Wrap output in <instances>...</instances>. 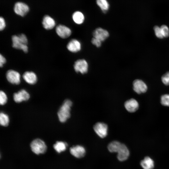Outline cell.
<instances>
[{"instance_id":"cell-30","label":"cell","mask_w":169,"mask_h":169,"mask_svg":"<svg viewBox=\"0 0 169 169\" xmlns=\"http://www.w3.org/2000/svg\"><path fill=\"white\" fill-rule=\"evenodd\" d=\"M6 27V23L4 18L1 17L0 18V30L1 31L3 30Z\"/></svg>"},{"instance_id":"cell-15","label":"cell","mask_w":169,"mask_h":169,"mask_svg":"<svg viewBox=\"0 0 169 169\" xmlns=\"http://www.w3.org/2000/svg\"><path fill=\"white\" fill-rule=\"evenodd\" d=\"M81 44L78 40L72 39L68 44L67 45V49L72 53H76L81 49Z\"/></svg>"},{"instance_id":"cell-24","label":"cell","mask_w":169,"mask_h":169,"mask_svg":"<svg viewBox=\"0 0 169 169\" xmlns=\"http://www.w3.org/2000/svg\"><path fill=\"white\" fill-rule=\"evenodd\" d=\"M160 102L162 105L169 107V94L162 95L160 98Z\"/></svg>"},{"instance_id":"cell-14","label":"cell","mask_w":169,"mask_h":169,"mask_svg":"<svg viewBox=\"0 0 169 169\" xmlns=\"http://www.w3.org/2000/svg\"><path fill=\"white\" fill-rule=\"evenodd\" d=\"M70 151L73 156L77 158L83 157L85 153L84 148L79 145H77L71 147L70 149Z\"/></svg>"},{"instance_id":"cell-28","label":"cell","mask_w":169,"mask_h":169,"mask_svg":"<svg viewBox=\"0 0 169 169\" xmlns=\"http://www.w3.org/2000/svg\"><path fill=\"white\" fill-rule=\"evenodd\" d=\"M163 83L166 85H169V71L164 74L161 77Z\"/></svg>"},{"instance_id":"cell-20","label":"cell","mask_w":169,"mask_h":169,"mask_svg":"<svg viewBox=\"0 0 169 169\" xmlns=\"http://www.w3.org/2000/svg\"><path fill=\"white\" fill-rule=\"evenodd\" d=\"M98 7L104 13H106L109 8L110 5L107 0H96Z\"/></svg>"},{"instance_id":"cell-1","label":"cell","mask_w":169,"mask_h":169,"mask_svg":"<svg viewBox=\"0 0 169 169\" xmlns=\"http://www.w3.org/2000/svg\"><path fill=\"white\" fill-rule=\"evenodd\" d=\"M72 104L70 100L67 99L64 101L60 107L58 112V115L59 120L61 122H65L70 117V108Z\"/></svg>"},{"instance_id":"cell-17","label":"cell","mask_w":169,"mask_h":169,"mask_svg":"<svg viewBox=\"0 0 169 169\" xmlns=\"http://www.w3.org/2000/svg\"><path fill=\"white\" fill-rule=\"evenodd\" d=\"M42 24L44 28L47 30L53 29L55 25L54 19L49 15H45L43 18Z\"/></svg>"},{"instance_id":"cell-19","label":"cell","mask_w":169,"mask_h":169,"mask_svg":"<svg viewBox=\"0 0 169 169\" xmlns=\"http://www.w3.org/2000/svg\"><path fill=\"white\" fill-rule=\"evenodd\" d=\"M72 17L74 22L78 24H80L83 23L85 19L83 13L79 11L75 12L73 13Z\"/></svg>"},{"instance_id":"cell-22","label":"cell","mask_w":169,"mask_h":169,"mask_svg":"<svg viewBox=\"0 0 169 169\" xmlns=\"http://www.w3.org/2000/svg\"><path fill=\"white\" fill-rule=\"evenodd\" d=\"M67 146L65 142L61 141H58L54 145V148L55 150L58 153L64 151Z\"/></svg>"},{"instance_id":"cell-16","label":"cell","mask_w":169,"mask_h":169,"mask_svg":"<svg viewBox=\"0 0 169 169\" xmlns=\"http://www.w3.org/2000/svg\"><path fill=\"white\" fill-rule=\"evenodd\" d=\"M140 165L143 169H153L155 166L154 160L149 156H145L141 160Z\"/></svg>"},{"instance_id":"cell-25","label":"cell","mask_w":169,"mask_h":169,"mask_svg":"<svg viewBox=\"0 0 169 169\" xmlns=\"http://www.w3.org/2000/svg\"><path fill=\"white\" fill-rule=\"evenodd\" d=\"M153 29L155 34L158 38L161 39L164 38L160 27L158 26H155L153 28Z\"/></svg>"},{"instance_id":"cell-4","label":"cell","mask_w":169,"mask_h":169,"mask_svg":"<svg viewBox=\"0 0 169 169\" xmlns=\"http://www.w3.org/2000/svg\"><path fill=\"white\" fill-rule=\"evenodd\" d=\"M133 86L134 90L138 94L145 93L147 90L148 87L146 84L140 79L135 80L133 83Z\"/></svg>"},{"instance_id":"cell-31","label":"cell","mask_w":169,"mask_h":169,"mask_svg":"<svg viewBox=\"0 0 169 169\" xmlns=\"http://www.w3.org/2000/svg\"><path fill=\"white\" fill-rule=\"evenodd\" d=\"M6 61V59L1 54H0V66L1 67H3V64L5 63Z\"/></svg>"},{"instance_id":"cell-23","label":"cell","mask_w":169,"mask_h":169,"mask_svg":"<svg viewBox=\"0 0 169 169\" xmlns=\"http://www.w3.org/2000/svg\"><path fill=\"white\" fill-rule=\"evenodd\" d=\"M9 122V118L8 115L4 113L1 112L0 114V123L1 125L7 126Z\"/></svg>"},{"instance_id":"cell-6","label":"cell","mask_w":169,"mask_h":169,"mask_svg":"<svg viewBox=\"0 0 169 169\" xmlns=\"http://www.w3.org/2000/svg\"><path fill=\"white\" fill-rule=\"evenodd\" d=\"M6 77L8 81L11 84H18L20 82V75L18 72L14 70H8Z\"/></svg>"},{"instance_id":"cell-5","label":"cell","mask_w":169,"mask_h":169,"mask_svg":"<svg viewBox=\"0 0 169 169\" xmlns=\"http://www.w3.org/2000/svg\"><path fill=\"white\" fill-rule=\"evenodd\" d=\"M93 128L95 133L100 137L103 138L107 135L108 126L105 124L98 122L95 124Z\"/></svg>"},{"instance_id":"cell-2","label":"cell","mask_w":169,"mask_h":169,"mask_svg":"<svg viewBox=\"0 0 169 169\" xmlns=\"http://www.w3.org/2000/svg\"><path fill=\"white\" fill-rule=\"evenodd\" d=\"M30 147L32 151L37 154L44 153L47 149L44 142L39 139L33 140L31 143Z\"/></svg>"},{"instance_id":"cell-12","label":"cell","mask_w":169,"mask_h":169,"mask_svg":"<svg viewBox=\"0 0 169 169\" xmlns=\"http://www.w3.org/2000/svg\"><path fill=\"white\" fill-rule=\"evenodd\" d=\"M29 93L24 90H22L14 93L13 95V100L17 103L27 101L29 99Z\"/></svg>"},{"instance_id":"cell-3","label":"cell","mask_w":169,"mask_h":169,"mask_svg":"<svg viewBox=\"0 0 169 169\" xmlns=\"http://www.w3.org/2000/svg\"><path fill=\"white\" fill-rule=\"evenodd\" d=\"M74 67L75 71L77 73L84 74L88 71V63L84 59H79L76 60L74 63Z\"/></svg>"},{"instance_id":"cell-29","label":"cell","mask_w":169,"mask_h":169,"mask_svg":"<svg viewBox=\"0 0 169 169\" xmlns=\"http://www.w3.org/2000/svg\"><path fill=\"white\" fill-rule=\"evenodd\" d=\"M92 43L97 47H100L101 45V41L99 39L93 38L91 41Z\"/></svg>"},{"instance_id":"cell-9","label":"cell","mask_w":169,"mask_h":169,"mask_svg":"<svg viewBox=\"0 0 169 169\" xmlns=\"http://www.w3.org/2000/svg\"><path fill=\"white\" fill-rule=\"evenodd\" d=\"M56 32L59 36L63 38H67L71 34V29L68 27L63 25L57 26L56 28Z\"/></svg>"},{"instance_id":"cell-27","label":"cell","mask_w":169,"mask_h":169,"mask_svg":"<svg viewBox=\"0 0 169 169\" xmlns=\"http://www.w3.org/2000/svg\"><path fill=\"white\" fill-rule=\"evenodd\" d=\"M7 101V97L6 94L3 91L0 92V103L3 105L5 104Z\"/></svg>"},{"instance_id":"cell-8","label":"cell","mask_w":169,"mask_h":169,"mask_svg":"<svg viewBox=\"0 0 169 169\" xmlns=\"http://www.w3.org/2000/svg\"><path fill=\"white\" fill-rule=\"evenodd\" d=\"M29 8L25 3L21 2L16 3L14 7V11L17 15L23 17L28 12Z\"/></svg>"},{"instance_id":"cell-13","label":"cell","mask_w":169,"mask_h":169,"mask_svg":"<svg viewBox=\"0 0 169 169\" xmlns=\"http://www.w3.org/2000/svg\"><path fill=\"white\" fill-rule=\"evenodd\" d=\"M118 159L120 161H123L127 160L130 155V152L128 148L124 144L121 145L117 152Z\"/></svg>"},{"instance_id":"cell-18","label":"cell","mask_w":169,"mask_h":169,"mask_svg":"<svg viewBox=\"0 0 169 169\" xmlns=\"http://www.w3.org/2000/svg\"><path fill=\"white\" fill-rule=\"evenodd\" d=\"M24 80L28 83L33 84L37 81V77L36 74L32 71H26L23 75Z\"/></svg>"},{"instance_id":"cell-7","label":"cell","mask_w":169,"mask_h":169,"mask_svg":"<svg viewBox=\"0 0 169 169\" xmlns=\"http://www.w3.org/2000/svg\"><path fill=\"white\" fill-rule=\"evenodd\" d=\"M13 47L15 49H21L24 52L28 51L27 45L24 44L19 38L18 36L14 35L12 38Z\"/></svg>"},{"instance_id":"cell-11","label":"cell","mask_w":169,"mask_h":169,"mask_svg":"<svg viewBox=\"0 0 169 169\" xmlns=\"http://www.w3.org/2000/svg\"><path fill=\"white\" fill-rule=\"evenodd\" d=\"M94 37L96 38L101 42L105 41L109 36L108 32L101 28H96L93 32Z\"/></svg>"},{"instance_id":"cell-26","label":"cell","mask_w":169,"mask_h":169,"mask_svg":"<svg viewBox=\"0 0 169 169\" xmlns=\"http://www.w3.org/2000/svg\"><path fill=\"white\" fill-rule=\"evenodd\" d=\"M160 28L164 37H168L169 36V28L168 27L165 25H162Z\"/></svg>"},{"instance_id":"cell-21","label":"cell","mask_w":169,"mask_h":169,"mask_svg":"<svg viewBox=\"0 0 169 169\" xmlns=\"http://www.w3.org/2000/svg\"><path fill=\"white\" fill-rule=\"evenodd\" d=\"M121 144L118 141H113L109 144L108 146V149L110 152H117Z\"/></svg>"},{"instance_id":"cell-10","label":"cell","mask_w":169,"mask_h":169,"mask_svg":"<svg viewBox=\"0 0 169 169\" xmlns=\"http://www.w3.org/2000/svg\"><path fill=\"white\" fill-rule=\"evenodd\" d=\"M124 106L128 111L133 113L138 110L139 107V104L136 99L131 98L125 102Z\"/></svg>"}]
</instances>
